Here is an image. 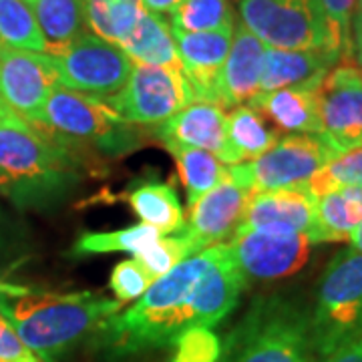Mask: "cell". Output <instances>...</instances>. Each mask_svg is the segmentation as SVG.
I'll return each mask as SVG.
<instances>
[{"instance_id":"cell-25","label":"cell","mask_w":362,"mask_h":362,"mask_svg":"<svg viewBox=\"0 0 362 362\" xmlns=\"http://www.w3.org/2000/svg\"><path fill=\"white\" fill-rule=\"evenodd\" d=\"M40 33L47 42V52H59L73 40L85 35V13L81 0H33Z\"/></svg>"},{"instance_id":"cell-22","label":"cell","mask_w":362,"mask_h":362,"mask_svg":"<svg viewBox=\"0 0 362 362\" xmlns=\"http://www.w3.org/2000/svg\"><path fill=\"white\" fill-rule=\"evenodd\" d=\"M123 199L145 226L156 228L161 235L175 233L185 228L183 207L171 183L153 180L139 181L125 192Z\"/></svg>"},{"instance_id":"cell-19","label":"cell","mask_w":362,"mask_h":362,"mask_svg":"<svg viewBox=\"0 0 362 362\" xmlns=\"http://www.w3.org/2000/svg\"><path fill=\"white\" fill-rule=\"evenodd\" d=\"M320 81H312L298 87L258 93L250 107H254L262 117H268L278 129L298 135H320L322 121H320V103H318V89Z\"/></svg>"},{"instance_id":"cell-27","label":"cell","mask_w":362,"mask_h":362,"mask_svg":"<svg viewBox=\"0 0 362 362\" xmlns=\"http://www.w3.org/2000/svg\"><path fill=\"white\" fill-rule=\"evenodd\" d=\"M87 28L95 37L119 45L133 30L139 14L141 0H81Z\"/></svg>"},{"instance_id":"cell-6","label":"cell","mask_w":362,"mask_h":362,"mask_svg":"<svg viewBox=\"0 0 362 362\" xmlns=\"http://www.w3.org/2000/svg\"><path fill=\"white\" fill-rule=\"evenodd\" d=\"M240 14L242 23L270 49H324L342 59L318 0H242Z\"/></svg>"},{"instance_id":"cell-11","label":"cell","mask_w":362,"mask_h":362,"mask_svg":"<svg viewBox=\"0 0 362 362\" xmlns=\"http://www.w3.org/2000/svg\"><path fill=\"white\" fill-rule=\"evenodd\" d=\"M54 87L59 81L51 54L0 45V97L13 113L39 127Z\"/></svg>"},{"instance_id":"cell-10","label":"cell","mask_w":362,"mask_h":362,"mask_svg":"<svg viewBox=\"0 0 362 362\" xmlns=\"http://www.w3.org/2000/svg\"><path fill=\"white\" fill-rule=\"evenodd\" d=\"M51 57L59 87L101 101L123 89L133 71V61L119 45L89 33Z\"/></svg>"},{"instance_id":"cell-33","label":"cell","mask_w":362,"mask_h":362,"mask_svg":"<svg viewBox=\"0 0 362 362\" xmlns=\"http://www.w3.org/2000/svg\"><path fill=\"white\" fill-rule=\"evenodd\" d=\"M171 346L168 362H220L221 342L209 328H189Z\"/></svg>"},{"instance_id":"cell-31","label":"cell","mask_w":362,"mask_h":362,"mask_svg":"<svg viewBox=\"0 0 362 362\" xmlns=\"http://www.w3.org/2000/svg\"><path fill=\"white\" fill-rule=\"evenodd\" d=\"M344 185H361L362 187V147L338 153L330 159L320 171H316L310 180L302 183L298 189L306 192L314 199Z\"/></svg>"},{"instance_id":"cell-14","label":"cell","mask_w":362,"mask_h":362,"mask_svg":"<svg viewBox=\"0 0 362 362\" xmlns=\"http://www.w3.org/2000/svg\"><path fill=\"white\" fill-rule=\"evenodd\" d=\"M235 232L306 235L314 244H318L316 199L298 187L250 194L244 216Z\"/></svg>"},{"instance_id":"cell-13","label":"cell","mask_w":362,"mask_h":362,"mask_svg":"<svg viewBox=\"0 0 362 362\" xmlns=\"http://www.w3.org/2000/svg\"><path fill=\"white\" fill-rule=\"evenodd\" d=\"M316 246L306 235L235 232L230 247L240 270L247 280H282L306 266L312 247Z\"/></svg>"},{"instance_id":"cell-16","label":"cell","mask_w":362,"mask_h":362,"mask_svg":"<svg viewBox=\"0 0 362 362\" xmlns=\"http://www.w3.org/2000/svg\"><path fill=\"white\" fill-rule=\"evenodd\" d=\"M247 195L246 189L238 187L228 177L189 207V223H185V232L197 252L216 246L235 233L246 209Z\"/></svg>"},{"instance_id":"cell-34","label":"cell","mask_w":362,"mask_h":362,"mask_svg":"<svg viewBox=\"0 0 362 362\" xmlns=\"http://www.w3.org/2000/svg\"><path fill=\"white\" fill-rule=\"evenodd\" d=\"M156 280L147 274L141 264L135 258L119 262L111 272V290L115 294V300L121 304H127L133 300H139L145 294V290L153 284Z\"/></svg>"},{"instance_id":"cell-36","label":"cell","mask_w":362,"mask_h":362,"mask_svg":"<svg viewBox=\"0 0 362 362\" xmlns=\"http://www.w3.org/2000/svg\"><path fill=\"white\" fill-rule=\"evenodd\" d=\"M0 362H42L23 344L13 326L0 314Z\"/></svg>"},{"instance_id":"cell-26","label":"cell","mask_w":362,"mask_h":362,"mask_svg":"<svg viewBox=\"0 0 362 362\" xmlns=\"http://www.w3.org/2000/svg\"><path fill=\"white\" fill-rule=\"evenodd\" d=\"M165 149L173 156L180 168L189 207L194 206L202 195H206L209 189H214L221 181L230 177V168H226V163H221L220 159L209 151L194 149V147H180V145H168Z\"/></svg>"},{"instance_id":"cell-29","label":"cell","mask_w":362,"mask_h":362,"mask_svg":"<svg viewBox=\"0 0 362 362\" xmlns=\"http://www.w3.org/2000/svg\"><path fill=\"white\" fill-rule=\"evenodd\" d=\"M0 45L21 51L47 52V42L28 2L0 0Z\"/></svg>"},{"instance_id":"cell-21","label":"cell","mask_w":362,"mask_h":362,"mask_svg":"<svg viewBox=\"0 0 362 362\" xmlns=\"http://www.w3.org/2000/svg\"><path fill=\"white\" fill-rule=\"evenodd\" d=\"M280 139V133L270 129L266 119L250 105L233 107L226 115V157L223 163L238 165L266 153Z\"/></svg>"},{"instance_id":"cell-42","label":"cell","mask_w":362,"mask_h":362,"mask_svg":"<svg viewBox=\"0 0 362 362\" xmlns=\"http://www.w3.org/2000/svg\"><path fill=\"white\" fill-rule=\"evenodd\" d=\"M14 115H16V113H13V111L8 109V105L4 103L2 97H0V121H2V119H11V117Z\"/></svg>"},{"instance_id":"cell-9","label":"cell","mask_w":362,"mask_h":362,"mask_svg":"<svg viewBox=\"0 0 362 362\" xmlns=\"http://www.w3.org/2000/svg\"><path fill=\"white\" fill-rule=\"evenodd\" d=\"M107 107L129 125H159L195 103L181 66L135 65L125 87L105 99Z\"/></svg>"},{"instance_id":"cell-8","label":"cell","mask_w":362,"mask_h":362,"mask_svg":"<svg viewBox=\"0 0 362 362\" xmlns=\"http://www.w3.org/2000/svg\"><path fill=\"white\" fill-rule=\"evenodd\" d=\"M338 153L322 135L290 133L252 161L230 168V180L247 194L300 187Z\"/></svg>"},{"instance_id":"cell-23","label":"cell","mask_w":362,"mask_h":362,"mask_svg":"<svg viewBox=\"0 0 362 362\" xmlns=\"http://www.w3.org/2000/svg\"><path fill=\"white\" fill-rule=\"evenodd\" d=\"M135 65L181 66L171 26L156 13L143 11L129 35L119 42Z\"/></svg>"},{"instance_id":"cell-15","label":"cell","mask_w":362,"mask_h":362,"mask_svg":"<svg viewBox=\"0 0 362 362\" xmlns=\"http://www.w3.org/2000/svg\"><path fill=\"white\" fill-rule=\"evenodd\" d=\"M266 45L244 23L233 28V39L223 61L211 103L221 109H233L250 103L259 90Z\"/></svg>"},{"instance_id":"cell-4","label":"cell","mask_w":362,"mask_h":362,"mask_svg":"<svg viewBox=\"0 0 362 362\" xmlns=\"http://www.w3.org/2000/svg\"><path fill=\"white\" fill-rule=\"evenodd\" d=\"M310 308L282 294L256 298L221 344L220 362H316Z\"/></svg>"},{"instance_id":"cell-20","label":"cell","mask_w":362,"mask_h":362,"mask_svg":"<svg viewBox=\"0 0 362 362\" xmlns=\"http://www.w3.org/2000/svg\"><path fill=\"white\" fill-rule=\"evenodd\" d=\"M338 63H342V59L337 52L324 51V49L286 51V49L266 47L258 93H270V90L320 81Z\"/></svg>"},{"instance_id":"cell-32","label":"cell","mask_w":362,"mask_h":362,"mask_svg":"<svg viewBox=\"0 0 362 362\" xmlns=\"http://www.w3.org/2000/svg\"><path fill=\"white\" fill-rule=\"evenodd\" d=\"M194 254H197V250L183 228L180 232L161 235L153 246H149L139 256H135V259L141 264L153 280H157L159 276L168 274L173 266H177L180 262L194 256Z\"/></svg>"},{"instance_id":"cell-38","label":"cell","mask_w":362,"mask_h":362,"mask_svg":"<svg viewBox=\"0 0 362 362\" xmlns=\"http://www.w3.org/2000/svg\"><path fill=\"white\" fill-rule=\"evenodd\" d=\"M183 0H141L143 11H149V13L163 14L171 13L177 4H181Z\"/></svg>"},{"instance_id":"cell-37","label":"cell","mask_w":362,"mask_h":362,"mask_svg":"<svg viewBox=\"0 0 362 362\" xmlns=\"http://www.w3.org/2000/svg\"><path fill=\"white\" fill-rule=\"evenodd\" d=\"M316 362H362V334Z\"/></svg>"},{"instance_id":"cell-18","label":"cell","mask_w":362,"mask_h":362,"mask_svg":"<svg viewBox=\"0 0 362 362\" xmlns=\"http://www.w3.org/2000/svg\"><path fill=\"white\" fill-rule=\"evenodd\" d=\"M156 137L168 145L209 151L223 163L226 157V113L214 103L195 101L156 125Z\"/></svg>"},{"instance_id":"cell-41","label":"cell","mask_w":362,"mask_h":362,"mask_svg":"<svg viewBox=\"0 0 362 362\" xmlns=\"http://www.w3.org/2000/svg\"><path fill=\"white\" fill-rule=\"evenodd\" d=\"M362 26V0H356L354 4V14H352V28H361ZM352 33V30H350Z\"/></svg>"},{"instance_id":"cell-24","label":"cell","mask_w":362,"mask_h":362,"mask_svg":"<svg viewBox=\"0 0 362 362\" xmlns=\"http://www.w3.org/2000/svg\"><path fill=\"white\" fill-rule=\"evenodd\" d=\"M362 221V187L344 185L316 197V242H344Z\"/></svg>"},{"instance_id":"cell-5","label":"cell","mask_w":362,"mask_h":362,"mask_svg":"<svg viewBox=\"0 0 362 362\" xmlns=\"http://www.w3.org/2000/svg\"><path fill=\"white\" fill-rule=\"evenodd\" d=\"M316 358L362 334V252L346 247L328 262L310 308Z\"/></svg>"},{"instance_id":"cell-7","label":"cell","mask_w":362,"mask_h":362,"mask_svg":"<svg viewBox=\"0 0 362 362\" xmlns=\"http://www.w3.org/2000/svg\"><path fill=\"white\" fill-rule=\"evenodd\" d=\"M39 127L73 141L97 145L105 153L121 156L137 147V135L101 99L54 87L49 95Z\"/></svg>"},{"instance_id":"cell-1","label":"cell","mask_w":362,"mask_h":362,"mask_svg":"<svg viewBox=\"0 0 362 362\" xmlns=\"http://www.w3.org/2000/svg\"><path fill=\"white\" fill-rule=\"evenodd\" d=\"M123 304L97 292H51L0 282V314L42 362H59L119 314Z\"/></svg>"},{"instance_id":"cell-2","label":"cell","mask_w":362,"mask_h":362,"mask_svg":"<svg viewBox=\"0 0 362 362\" xmlns=\"http://www.w3.org/2000/svg\"><path fill=\"white\" fill-rule=\"evenodd\" d=\"M71 139L18 115L0 121V194L21 207L54 206L81 181Z\"/></svg>"},{"instance_id":"cell-40","label":"cell","mask_w":362,"mask_h":362,"mask_svg":"<svg viewBox=\"0 0 362 362\" xmlns=\"http://www.w3.org/2000/svg\"><path fill=\"white\" fill-rule=\"evenodd\" d=\"M350 247H354V250H358L362 252V221L354 228V232L350 233Z\"/></svg>"},{"instance_id":"cell-3","label":"cell","mask_w":362,"mask_h":362,"mask_svg":"<svg viewBox=\"0 0 362 362\" xmlns=\"http://www.w3.org/2000/svg\"><path fill=\"white\" fill-rule=\"evenodd\" d=\"M211 254L206 247L185 258L159 276L135 306L111 316L99 332L105 346L113 354H135L171 346L180 334L195 328L194 290Z\"/></svg>"},{"instance_id":"cell-12","label":"cell","mask_w":362,"mask_h":362,"mask_svg":"<svg viewBox=\"0 0 362 362\" xmlns=\"http://www.w3.org/2000/svg\"><path fill=\"white\" fill-rule=\"evenodd\" d=\"M326 143L344 153L362 147V69L349 61L332 66L318 89Z\"/></svg>"},{"instance_id":"cell-35","label":"cell","mask_w":362,"mask_h":362,"mask_svg":"<svg viewBox=\"0 0 362 362\" xmlns=\"http://www.w3.org/2000/svg\"><path fill=\"white\" fill-rule=\"evenodd\" d=\"M330 26L337 51L344 61L350 57V30H352V14L356 0H318Z\"/></svg>"},{"instance_id":"cell-39","label":"cell","mask_w":362,"mask_h":362,"mask_svg":"<svg viewBox=\"0 0 362 362\" xmlns=\"http://www.w3.org/2000/svg\"><path fill=\"white\" fill-rule=\"evenodd\" d=\"M350 57H354V63L362 66V26L352 28L350 33Z\"/></svg>"},{"instance_id":"cell-17","label":"cell","mask_w":362,"mask_h":362,"mask_svg":"<svg viewBox=\"0 0 362 362\" xmlns=\"http://www.w3.org/2000/svg\"><path fill=\"white\" fill-rule=\"evenodd\" d=\"M171 35L175 40L181 71L194 89L195 101L211 103L216 78L232 45L233 26L206 33L171 30Z\"/></svg>"},{"instance_id":"cell-43","label":"cell","mask_w":362,"mask_h":362,"mask_svg":"<svg viewBox=\"0 0 362 362\" xmlns=\"http://www.w3.org/2000/svg\"><path fill=\"white\" fill-rule=\"evenodd\" d=\"M25 2H28V4H33V0H25Z\"/></svg>"},{"instance_id":"cell-28","label":"cell","mask_w":362,"mask_h":362,"mask_svg":"<svg viewBox=\"0 0 362 362\" xmlns=\"http://www.w3.org/2000/svg\"><path fill=\"white\" fill-rule=\"evenodd\" d=\"M161 233L151 226H133L127 230L117 232H85L81 233L71 247V256H95V254H109V252H129L139 256L149 246H153Z\"/></svg>"},{"instance_id":"cell-30","label":"cell","mask_w":362,"mask_h":362,"mask_svg":"<svg viewBox=\"0 0 362 362\" xmlns=\"http://www.w3.org/2000/svg\"><path fill=\"white\" fill-rule=\"evenodd\" d=\"M171 30L206 33L235 26L228 0H183L171 11Z\"/></svg>"}]
</instances>
